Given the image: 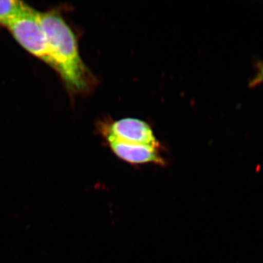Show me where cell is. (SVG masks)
Returning a JSON list of instances; mask_svg holds the SVG:
<instances>
[{"label": "cell", "mask_w": 263, "mask_h": 263, "mask_svg": "<svg viewBox=\"0 0 263 263\" xmlns=\"http://www.w3.org/2000/svg\"><path fill=\"white\" fill-rule=\"evenodd\" d=\"M40 23L46 34L53 69L58 72L72 95H86L98 81L83 61L77 37L58 12L39 13Z\"/></svg>", "instance_id": "1"}, {"label": "cell", "mask_w": 263, "mask_h": 263, "mask_svg": "<svg viewBox=\"0 0 263 263\" xmlns=\"http://www.w3.org/2000/svg\"><path fill=\"white\" fill-rule=\"evenodd\" d=\"M5 27L24 49L53 68L47 39L40 23L38 12L31 8L11 19Z\"/></svg>", "instance_id": "2"}, {"label": "cell", "mask_w": 263, "mask_h": 263, "mask_svg": "<svg viewBox=\"0 0 263 263\" xmlns=\"http://www.w3.org/2000/svg\"><path fill=\"white\" fill-rule=\"evenodd\" d=\"M104 136L133 144L160 147V142L149 124L134 118H124L104 125L101 129Z\"/></svg>", "instance_id": "3"}, {"label": "cell", "mask_w": 263, "mask_h": 263, "mask_svg": "<svg viewBox=\"0 0 263 263\" xmlns=\"http://www.w3.org/2000/svg\"><path fill=\"white\" fill-rule=\"evenodd\" d=\"M110 149L121 160L132 164L155 163L164 165L163 157L160 153V147L146 145L133 144L104 136Z\"/></svg>", "instance_id": "4"}, {"label": "cell", "mask_w": 263, "mask_h": 263, "mask_svg": "<svg viewBox=\"0 0 263 263\" xmlns=\"http://www.w3.org/2000/svg\"><path fill=\"white\" fill-rule=\"evenodd\" d=\"M30 9L23 2L0 0V24L5 26L11 19Z\"/></svg>", "instance_id": "5"}, {"label": "cell", "mask_w": 263, "mask_h": 263, "mask_svg": "<svg viewBox=\"0 0 263 263\" xmlns=\"http://www.w3.org/2000/svg\"><path fill=\"white\" fill-rule=\"evenodd\" d=\"M255 72L253 77L249 81V86L250 88L257 87L263 84V61L256 62Z\"/></svg>", "instance_id": "6"}]
</instances>
